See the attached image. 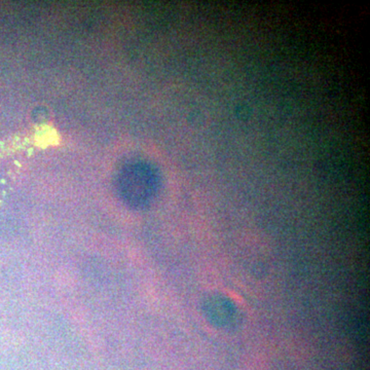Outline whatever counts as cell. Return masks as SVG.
<instances>
[{"mask_svg": "<svg viewBox=\"0 0 370 370\" xmlns=\"http://www.w3.org/2000/svg\"><path fill=\"white\" fill-rule=\"evenodd\" d=\"M202 312L212 326L224 331H234L242 323L241 314L234 302L226 296L208 295L202 302Z\"/></svg>", "mask_w": 370, "mask_h": 370, "instance_id": "6da1fadb", "label": "cell"}]
</instances>
